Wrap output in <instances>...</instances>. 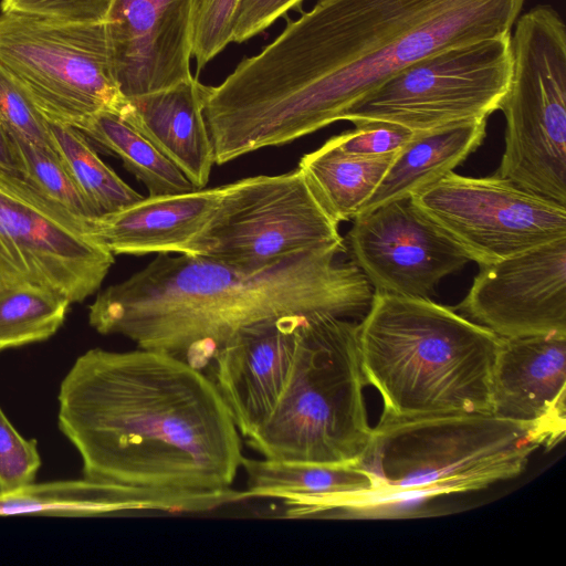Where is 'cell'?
Listing matches in <instances>:
<instances>
[{
  "label": "cell",
  "mask_w": 566,
  "mask_h": 566,
  "mask_svg": "<svg viewBox=\"0 0 566 566\" xmlns=\"http://www.w3.org/2000/svg\"><path fill=\"white\" fill-rule=\"evenodd\" d=\"M0 170L21 177V166L15 146L0 122Z\"/></svg>",
  "instance_id": "34"
},
{
  "label": "cell",
  "mask_w": 566,
  "mask_h": 566,
  "mask_svg": "<svg viewBox=\"0 0 566 566\" xmlns=\"http://www.w3.org/2000/svg\"><path fill=\"white\" fill-rule=\"evenodd\" d=\"M338 226L297 167L228 184L192 255L261 266L296 252L345 244Z\"/></svg>",
  "instance_id": "10"
},
{
  "label": "cell",
  "mask_w": 566,
  "mask_h": 566,
  "mask_svg": "<svg viewBox=\"0 0 566 566\" xmlns=\"http://www.w3.org/2000/svg\"><path fill=\"white\" fill-rule=\"evenodd\" d=\"M228 185L189 192L143 197L88 220V235L114 255H192Z\"/></svg>",
  "instance_id": "18"
},
{
  "label": "cell",
  "mask_w": 566,
  "mask_h": 566,
  "mask_svg": "<svg viewBox=\"0 0 566 566\" xmlns=\"http://www.w3.org/2000/svg\"><path fill=\"white\" fill-rule=\"evenodd\" d=\"M240 0H193L191 56L199 73L232 42L234 14Z\"/></svg>",
  "instance_id": "28"
},
{
  "label": "cell",
  "mask_w": 566,
  "mask_h": 566,
  "mask_svg": "<svg viewBox=\"0 0 566 566\" xmlns=\"http://www.w3.org/2000/svg\"><path fill=\"white\" fill-rule=\"evenodd\" d=\"M346 244L293 253L261 266L202 255L157 254L128 279L99 292L88 323L137 347L202 370L238 332L285 316L363 317L374 289Z\"/></svg>",
  "instance_id": "3"
},
{
  "label": "cell",
  "mask_w": 566,
  "mask_h": 566,
  "mask_svg": "<svg viewBox=\"0 0 566 566\" xmlns=\"http://www.w3.org/2000/svg\"><path fill=\"white\" fill-rule=\"evenodd\" d=\"M81 219L22 177L0 170V289L32 283L83 302L102 285L114 254Z\"/></svg>",
  "instance_id": "11"
},
{
  "label": "cell",
  "mask_w": 566,
  "mask_h": 566,
  "mask_svg": "<svg viewBox=\"0 0 566 566\" xmlns=\"http://www.w3.org/2000/svg\"><path fill=\"white\" fill-rule=\"evenodd\" d=\"M479 266L455 310L504 338L566 335V238Z\"/></svg>",
  "instance_id": "14"
},
{
  "label": "cell",
  "mask_w": 566,
  "mask_h": 566,
  "mask_svg": "<svg viewBox=\"0 0 566 566\" xmlns=\"http://www.w3.org/2000/svg\"><path fill=\"white\" fill-rule=\"evenodd\" d=\"M513 27L495 175L566 206V25L552 6L538 4Z\"/></svg>",
  "instance_id": "7"
},
{
  "label": "cell",
  "mask_w": 566,
  "mask_h": 566,
  "mask_svg": "<svg viewBox=\"0 0 566 566\" xmlns=\"http://www.w3.org/2000/svg\"><path fill=\"white\" fill-rule=\"evenodd\" d=\"M56 150L98 217L143 198L97 155L80 129L49 122Z\"/></svg>",
  "instance_id": "25"
},
{
  "label": "cell",
  "mask_w": 566,
  "mask_h": 566,
  "mask_svg": "<svg viewBox=\"0 0 566 566\" xmlns=\"http://www.w3.org/2000/svg\"><path fill=\"white\" fill-rule=\"evenodd\" d=\"M365 384L357 324L329 314L307 317L290 381L248 446L271 461L359 464L373 437Z\"/></svg>",
  "instance_id": "5"
},
{
  "label": "cell",
  "mask_w": 566,
  "mask_h": 566,
  "mask_svg": "<svg viewBox=\"0 0 566 566\" xmlns=\"http://www.w3.org/2000/svg\"><path fill=\"white\" fill-rule=\"evenodd\" d=\"M193 0H114L106 18L116 80L134 98L192 77Z\"/></svg>",
  "instance_id": "15"
},
{
  "label": "cell",
  "mask_w": 566,
  "mask_h": 566,
  "mask_svg": "<svg viewBox=\"0 0 566 566\" xmlns=\"http://www.w3.org/2000/svg\"><path fill=\"white\" fill-rule=\"evenodd\" d=\"M511 74L510 35L444 48L395 73L352 105L340 120L389 124L416 134L488 117Z\"/></svg>",
  "instance_id": "9"
},
{
  "label": "cell",
  "mask_w": 566,
  "mask_h": 566,
  "mask_svg": "<svg viewBox=\"0 0 566 566\" xmlns=\"http://www.w3.org/2000/svg\"><path fill=\"white\" fill-rule=\"evenodd\" d=\"M57 424L83 478L161 492L231 488L240 432L202 370L169 354L92 348L57 394Z\"/></svg>",
  "instance_id": "2"
},
{
  "label": "cell",
  "mask_w": 566,
  "mask_h": 566,
  "mask_svg": "<svg viewBox=\"0 0 566 566\" xmlns=\"http://www.w3.org/2000/svg\"><path fill=\"white\" fill-rule=\"evenodd\" d=\"M114 0H1V12L67 23L105 22Z\"/></svg>",
  "instance_id": "31"
},
{
  "label": "cell",
  "mask_w": 566,
  "mask_h": 566,
  "mask_svg": "<svg viewBox=\"0 0 566 566\" xmlns=\"http://www.w3.org/2000/svg\"><path fill=\"white\" fill-rule=\"evenodd\" d=\"M77 129L107 151L142 181L149 195H176L196 190L186 175L118 111L99 112Z\"/></svg>",
  "instance_id": "24"
},
{
  "label": "cell",
  "mask_w": 566,
  "mask_h": 566,
  "mask_svg": "<svg viewBox=\"0 0 566 566\" xmlns=\"http://www.w3.org/2000/svg\"><path fill=\"white\" fill-rule=\"evenodd\" d=\"M488 119L417 134L403 147L374 195L357 213L410 197L460 166L483 143Z\"/></svg>",
  "instance_id": "22"
},
{
  "label": "cell",
  "mask_w": 566,
  "mask_h": 566,
  "mask_svg": "<svg viewBox=\"0 0 566 566\" xmlns=\"http://www.w3.org/2000/svg\"><path fill=\"white\" fill-rule=\"evenodd\" d=\"M357 337L365 381L382 398L381 417L491 412L502 337L453 308L374 291Z\"/></svg>",
  "instance_id": "4"
},
{
  "label": "cell",
  "mask_w": 566,
  "mask_h": 566,
  "mask_svg": "<svg viewBox=\"0 0 566 566\" xmlns=\"http://www.w3.org/2000/svg\"><path fill=\"white\" fill-rule=\"evenodd\" d=\"M0 122L9 134L59 155L49 120L27 93L1 69Z\"/></svg>",
  "instance_id": "29"
},
{
  "label": "cell",
  "mask_w": 566,
  "mask_h": 566,
  "mask_svg": "<svg viewBox=\"0 0 566 566\" xmlns=\"http://www.w3.org/2000/svg\"><path fill=\"white\" fill-rule=\"evenodd\" d=\"M0 69L51 123L77 128L127 98L115 74L106 22L67 23L0 13Z\"/></svg>",
  "instance_id": "8"
},
{
  "label": "cell",
  "mask_w": 566,
  "mask_h": 566,
  "mask_svg": "<svg viewBox=\"0 0 566 566\" xmlns=\"http://www.w3.org/2000/svg\"><path fill=\"white\" fill-rule=\"evenodd\" d=\"M310 316H285L238 332L217 353V386L239 432L249 438L268 421L292 375Z\"/></svg>",
  "instance_id": "16"
},
{
  "label": "cell",
  "mask_w": 566,
  "mask_h": 566,
  "mask_svg": "<svg viewBox=\"0 0 566 566\" xmlns=\"http://www.w3.org/2000/svg\"><path fill=\"white\" fill-rule=\"evenodd\" d=\"M524 0H318L223 81L259 148L340 120L395 73L444 48L511 35Z\"/></svg>",
  "instance_id": "1"
},
{
  "label": "cell",
  "mask_w": 566,
  "mask_h": 566,
  "mask_svg": "<svg viewBox=\"0 0 566 566\" xmlns=\"http://www.w3.org/2000/svg\"><path fill=\"white\" fill-rule=\"evenodd\" d=\"M416 135L400 126L373 124L357 126L333 136L327 142L348 154L377 156L400 151Z\"/></svg>",
  "instance_id": "32"
},
{
  "label": "cell",
  "mask_w": 566,
  "mask_h": 566,
  "mask_svg": "<svg viewBox=\"0 0 566 566\" xmlns=\"http://www.w3.org/2000/svg\"><path fill=\"white\" fill-rule=\"evenodd\" d=\"M9 135L19 156L21 177L25 181L81 219L98 217L57 154Z\"/></svg>",
  "instance_id": "27"
},
{
  "label": "cell",
  "mask_w": 566,
  "mask_h": 566,
  "mask_svg": "<svg viewBox=\"0 0 566 566\" xmlns=\"http://www.w3.org/2000/svg\"><path fill=\"white\" fill-rule=\"evenodd\" d=\"M399 151L364 156L345 153L327 140L305 154L298 168L339 223L353 220L374 195Z\"/></svg>",
  "instance_id": "23"
},
{
  "label": "cell",
  "mask_w": 566,
  "mask_h": 566,
  "mask_svg": "<svg viewBox=\"0 0 566 566\" xmlns=\"http://www.w3.org/2000/svg\"><path fill=\"white\" fill-rule=\"evenodd\" d=\"M410 197L479 265L566 238L565 205L495 174L450 171Z\"/></svg>",
  "instance_id": "12"
},
{
  "label": "cell",
  "mask_w": 566,
  "mask_h": 566,
  "mask_svg": "<svg viewBox=\"0 0 566 566\" xmlns=\"http://www.w3.org/2000/svg\"><path fill=\"white\" fill-rule=\"evenodd\" d=\"M566 335L502 337L492 374L491 413L537 428L547 448L565 434Z\"/></svg>",
  "instance_id": "17"
},
{
  "label": "cell",
  "mask_w": 566,
  "mask_h": 566,
  "mask_svg": "<svg viewBox=\"0 0 566 566\" xmlns=\"http://www.w3.org/2000/svg\"><path fill=\"white\" fill-rule=\"evenodd\" d=\"M207 87L192 76L171 87L127 98L118 111L196 189L207 186L214 164L205 118Z\"/></svg>",
  "instance_id": "20"
},
{
  "label": "cell",
  "mask_w": 566,
  "mask_h": 566,
  "mask_svg": "<svg viewBox=\"0 0 566 566\" xmlns=\"http://www.w3.org/2000/svg\"><path fill=\"white\" fill-rule=\"evenodd\" d=\"M543 446L537 428L491 412L381 417L359 464L375 476L378 502L438 496L515 478Z\"/></svg>",
  "instance_id": "6"
},
{
  "label": "cell",
  "mask_w": 566,
  "mask_h": 566,
  "mask_svg": "<svg viewBox=\"0 0 566 566\" xmlns=\"http://www.w3.org/2000/svg\"><path fill=\"white\" fill-rule=\"evenodd\" d=\"M345 244L374 291L403 296L428 297L442 279L472 262L411 197L356 216Z\"/></svg>",
  "instance_id": "13"
},
{
  "label": "cell",
  "mask_w": 566,
  "mask_h": 566,
  "mask_svg": "<svg viewBox=\"0 0 566 566\" xmlns=\"http://www.w3.org/2000/svg\"><path fill=\"white\" fill-rule=\"evenodd\" d=\"M304 0H240L233 22L232 42L241 43L266 30Z\"/></svg>",
  "instance_id": "33"
},
{
  "label": "cell",
  "mask_w": 566,
  "mask_h": 566,
  "mask_svg": "<svg viewBox=\"0 0 566 566\" xmlns=\"http://www.w3.org/2000/svg\"><path fill=\"white\" fill-rule=\"evenodd\" d=\"M251 497H277L289 517H308L378 502V483L358 463L310 464L243 457Z\"/></svg>",
  "instance_id": "21"
},
{
  "label": "cell",
  "mask_w": 566,
  "mask_h": 566,
  "mask_svg": "<svg viewBox=\"0 0 566 566\" xmlns=\"http://www.w3.org/2000/svg\"><path fill=\"white\" fill-rule=\"evenodd\" d=\"M207 492H161L104 483L91 479L32 483L0 491V516H105L134 511L201 513L212 510Z\"/></svg>",
  "instance_id": "19"
},
{
  "label": "cell",
  "mask_w": 566,
  "mask_h": 566,
  "mask_svg": "<svg viewBox=\"0 0 566 566\" xmlns=\"http://www.w3.org/2000/svg\"><path fill=\"white\" fill-rule=\"evenodd\" d=\"M40 467L36 441L23 438L0 407V491L12 492L34 483Z\"/></svg>",
  "instance_id": "30"
},
{
  "label": "cell",
  "mask_w": 566,
  "mask_h": 566,
  "mask_svg": "<svg viewBox=\"0 0 566 566\" xmlns=\"http://www.w3.org/2000/svg\"><path fill=\"white\" fill-rule=\"evenodd\" d=\"M70 304L56 291L32 283L0 289V352L53 336Z\"/></svg>",
  "instance_id": "26"
}]
</instances>
